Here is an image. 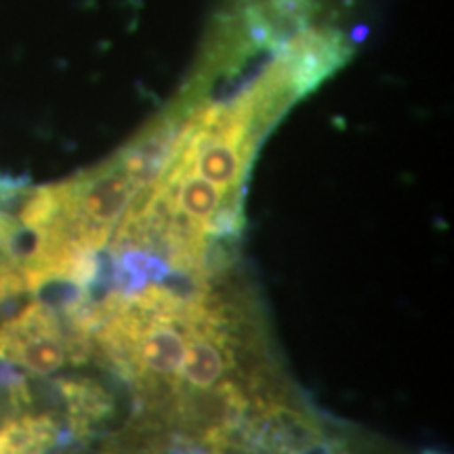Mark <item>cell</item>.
<instances>
[{"instance_id": "obj_3", "label": "cell", "mask_w": 454, "mask_h": 454, "mask_svg": "<svg viewBox=\"0 0 454 454\" xmlns=\"http://www.w3.org/2000/svg\"><path fill=\"white\" fill-rule=\"evenodd\" d=\"M24 194V184L0 175V305L26 291L24 227L17 217Z\"/></svg>"}, {"instance_id": "obj_5", "label": "cell", "mask_w": 454, "mask_h": 454, "mask_svg": "<svg viewBox=\"0 0 454 454\" xmlns=\"http://www.w3.org/2000/svg\"><path fill=\"white\" fill-rule=\"evenodd\" d=\"M423 454H440V452H434V450H429V452H423Z\"/></svg>"}, {"instance_id": "obj_4", "label": "cell", "mask_w": 454, "mask_h": 454, "mask_svg": "<svg viewBox=\"0 0 454 454\" xmlns=\"http://www.w3.org/2000/svg\"><path fill=\"white\" fill-rule=\"evenodd\" d=\"M299 454H345V450H343V446L339 444V442L328 440L325 435V438L316 440L314 444L303 448V450H301Z\"/></svg>"}, {"instance_id": "obj_1", "label": "cell", "mask_w": 454, "mask_h": 454, "mask_svg": "<svg viewBox=\"0 0 454 454\" xmlns=\"http://www.w3.org/2000/svg\"><path fill=\"white\" fill-rule=\"evenodd\" d=\"M0 360L24 368L34 377L87 364L64 316L43 297L34 299L0 326Z\"/></svg>"}, {"instance_id": "obj_2", "label": "cell", "mask_w": 454, "mask_h": 454, "mask_svg": "<svg viewBox=\"0 0 454 454\" xmlns=\"http://www.w3.org/2000/svg\"><path fill=\"white\" fill-rule=\"evenodd\" d=\"M55 387L64 402L66 421L76 442H90L104 431L116 414L112 391L87 374L55 379Z\"/></svg>"}]
</instances>
